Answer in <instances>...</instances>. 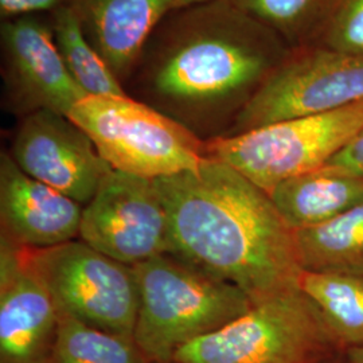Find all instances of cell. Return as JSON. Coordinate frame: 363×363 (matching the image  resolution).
Masks as SVG:
<instances>
[{
    "label": "cell",
    "instance_id": "6da1fadb",
    "mask_svg": "<svg viewBox=\"0 0 363 363\" xmlns=\"http://www.w3.org/2000/svg\"><path fill=\"white\" fill-rule=\"evenodd\" d=\"M291 52L232 0L174 9L148 39L125 91L190 130L216 117L233 123Z\"/></svg>",
    "mask_w": 363,
    "mask_h": 363
},
{
    "label": "cell",
    "instance_id": "7a4b0ae2",
    "mask_svg": "<svg viewBox=\"0 0 363 363\" xmlns=\"http://www.w3.org/2000/svg\"><path fill=\"white\" fill-rule=\"evenodd\" d=\"M169 253L238 286L253 303L298 288L296 234L268 193L208 156L196 171L157 178Z\"/></svg>",
    "mask_w": 363,
    "mask_h": 363
},
{
    "label": "cell",
    "instance_id": "3957f363",
    "mask_svg": "<svg viewBox=\"0 0 363 363\" xmlns=\"http://www.w3.org/2000/svg\"><path fill=\"white\" fill-rule=\"evenodd\" d=\"M139 311L133 340L150 363H172L182 347L216 333L253 307L229 281L164 253L133 267Z\"/></svg>",
    "mask_w": 363,
    "mask_h": 363
},
{
    "label": "cell",
    "instance_id": "277c9868",
    "mask_svg": "<svg viewBox=\"0 0 363 363\" xmlns=\"http://www.w3.org/2000/svg\"><path fill=\"white\" fill-rule=\"evenodd\" d=\"M67 117L120 172L154 181L196 171L208 157L205 139L130 94L86 96Z\"/></svg>",
    "mask_w": 363,
    "mask_h": 363
},
{
    "label": "cell",
    "instance_id": "5b68a950",
    "mask_svg": "<svg viewBox=\"0 0 363 363\" xmlns=\"http://www.w3.org/2000/svg\"><path fill=\"white\" fill-rule=\"evenodd\" d=\"M340 352L322 315L295 288L186 345L172 363H325Z\"/></svg>",
    "mask_w": 363,
    "mask_h": 363
},
{
    "label": "cell",
    "instance_id": "8992f818",
    "mask_svg": "<svg viewBox=\"0 0 363 363\" xmlns=\"http://www.w3.org/2000/svg\"><path fill=\"white\" fill-rule=\"evenodd\" d=\"M363 130V101L206 140L208 156L271 193L281 182L323 169Z\"/></svg>",
    "mask_w": 363,
    "mask_h": 363
},
{
    "label": "cell",
    "instance_id": "52a82bcc",
    "mask_svg": "<svg viewBox=\"0 0 363 363\" xmlns=\"http://www.w3.org/2000/svg\"><path fill=\"white\" fill-rule=\"evenodd\" d=\"M30 257L61 315L133 339L139 311L133 267L79 238L57 247L30 249Z\"/></svg>",
    "mask_w": 363,
    "mask_h": 363
},
{
    "label": "cell",
    "instance_id": "ba28073f",
    "mask_svg": "<svg viewBox=\"0 0 363 363\" xmlns=\"http://www.w3.org/2000/svg\"><path fill=\"white\" fill-rule=\"evenodd\" d=\"M363 101V57L322 46L292 49L223 136Z\"/></svg>",
    "mask_w": 363,
    "mask_h": 363
},
{
    "label": "cell",
    "instance_id": "9c48e42d",
    "mask_svg": "<svg viewBox=\"0 0 363 363\" xmlns=\"http://www.w3.org/2000/svg\"><path fill=\"white\" fill-rule=\"evenodd\" d=\"M78 238L130 267L169 253V217L155 181L112 169L84 206Z\"/></svg>",
    "mask_w": 363,
    "mask_h": 363
},
{
    "label": "cell",
    "instance_id": "30bf717a",
    "mask_svg": "<svg viewBox=\"0 0 363 363\" xmlns=\"http://www.w3.org/2000/svg\"><path fill=\"white\" fill-rule=\"evenodd\" d=\"M0 46L3 96L15 113L67 116L86 97L66 69L48 15L1 21Z\"/></svg>",
    "mask_w": 363,
    "mask_h": 363
},
{
    "label": "cell",
    "instance_id": "8fae6325",
    "mask_svg": "<svg viewBox=\"0 0 363 363\" xmlns=\"http://www.w3.org/2000/svg\"><path fill=\"white\" fill-rule=\"evenodd\" d=\"M9 154L27 175L82 206L91 202L113 169L85 130L66 115L52 111L22 117Z\"/></svg>",
    "mask_w": 363,
    "mask_h": 363
},
{
    "label": "cell",
    "instance_id": "7c38bea8",
    "mask_svg": "<svg viewBox=\"0 0 363 363\" xmlns=\"http://www.w3.org/2000/svg\"><path fill=\"white\" fill-rule=\"evenodd\" d=\"M57 310L28 247L0 238V363H50Z\"/></svg>",
    "mask_w": 363,
    "mask_h": 363
},
{
    "label": "cell",
    "instance_id": "4fadbf2b",
    "mask_svg": "<svg viewBox=\"0 0 363 363\" xmlns=\"http://www.w3.org/2000/svg\"><path fill=\"white\" fill-rule=\"evenodd\" d=\"M82 211L77 201L27 175L9 152H1V237L28 249L62 245L79 237Z\"/></svg>",
    "mask_w": 363,
    "mask_h": 363
},
{
    "label": "cell",
    "instance_id": "5bb4252c",
    "mask_svg": "<svg viewBox=\"0 0 363 363\" xmlns=\"http://www.w3.org/2000/svg\"><path fill=\"white\" fill-rule=\"evenodd\" d=\"M91 46L124 85L175 0H69Z\"/></svg>",
    "mask_w": 363,
    "mask_h": 363
},
{
    "label": "cell",
    "instance_id": "9a60e30c",
    "mask_svg": "<svg viewBox=\"0 0 363 363\" xmlns=\"http://www.w3.org/2000/svg\"><path fill=\"white\" fill-rule=\"evenodd\" d=\"M269 196L294 230L308 229L363 202V175L325 166L281 182Z\"/></svg>",
    "mask_w": 363,
    "mask_h": 363
},
{
    "label": "cell",
    "instance_id": "2e32d148",
    "mask_svg": "<svg viewBox=\"0 0 363 363\" xmlns=\"http://www.w3.org/2000/svg\"><path fill=\"white\" fill-rule=\"evenodd\" d=\"M295 234L303 271L363 274V202L334 220Z\"/></svg>",
    "mask_w": 363,
    "mask_h": 363
},
{
    "label": "cell",
    "instance_id": "e0dca14e",
    "mask_svg": "<svg viewBox=\"0 0 363 363\" xmlns=\"http://www.w3.org/2000/svg\"><path fill=\"white\" fill-rule=\"evenodd\" d=\"M298 288L322 315L340 350L363 346V274L303 271Z\"/></svg>",
    "mask_w": 363,
    "mask_h": 363
},
{
    "label": "cell",
    "instance_id": "ac0fdd59",
    "mask_svg": "<svg viewBox=\"0 0 363 363\" xmlns=\"http://www.w3.org/2000/svg\"><path fill=\"white\" fill-rule=\"evenodd\" d=\"M54 40L70 76L86 96H125L124 85L84 34L73 10L49 15Z\"/></svg>",
    "mask_w": 363,
    "mask_h": 363
},
{
    "label": "cell",
    "instance_id": "d6986e66",
    "mask_svg": "<svg viewBox=\"0 0 363 363\" xmlns=\"http://www.w3.org/2000/svg\"><path fill=\"white\" fill-rule=\"evenodd\" d=\"M50 363H150L130 337H120L60 313Z\"/></svg>",
    "mask_w": 363,
    "mask_h": 363
},
{
    "label": "cell",
    "instance_id": "ffe728a7",
    "mask_svg": "<svg viewBox=\"0 0 363 363\" xmlns=\"http://www.w3.org/2000/svg\"><path fill=\"white\" fill-rule=\"evenodd\" d=\"M244 13L271 28L292 49L311 43L330 0H232Z\"/></svg>",
    "mask_w": 363,
    "mask_h": 363
},
{
    "label": "cell",
    "instance_id": "44dd1931",
    "mask_svg": "<svg viewBox=\"0 0 363 363\" xmlns=\"http://www.w3.org/2000/svg\"><path fill=\"white\" fill-rule=\"evenodd\" d=\"M363 57V0H330L311 43Z\"/></svg>",
    "mask_w": 363,
    "mask_h": 363
},
{
    "label": "cell",
    "instance_id": "7402d4cb",
    "mask_svg": "<svg viewBox=\"0 0 363 363\" xmlns=\"http://www.w3.org/2000/svg\"><path fill=\"white\" fill-rule=\"evenodd\" d=\"M69 6V0H0L1 21L34 15H52Z\"/></svg>",
    "mask_w": 363,
    "mask_h": 363
},
{
    "label": "cell",
    "instance_id": "603a6c76",
    "mask_svg": "<svg viewBox=\"0 0 363 363\" xmlns=\"http://www.w3.org/2000/svg\"><path fill=\"white\" fill-rule=\"evenodd\" d=\"M327 166L363 175V130Z\"/></svg>",
    "mask_w": 363,
    "mask_h": 363
},
{
    "label": "cell",
    "instance_id": "cb8c5ba5",
    "mask_svg": "<svg viewBox=\"0 0 363 363\" xmlns=\"http://www.w3.org/2000/svg\"><path fill=\"white\" fill-rule=\"evenodd\" d=\"M349 363H363V346L345 351Z\"/></svg>",
    "mask_w": 363,
    "mask_h": 363
},
{
    "label": "cell",
    "instance_id": "d4e9b609",
    "mask_svg": "<svg viewBox=\"0 0 363 363\" xmlns=\"http://www.w3.org/2000/svg\"><path fill=\"white\" fill-rule=\"evenodd\" d=\"M206 1H211V0H175V9L189 7V6L201 4V3H206Z\"/></svg>",
    "mask_w": 363,
    "mask_h": 363
},
{
    "label": "cell",
    "instance_id": "484cf974",
    "mask_svg": "<svg viewBox=\"0 0 363 363\" xmlns=\"http://www.w3.org/2000/svg\"><path fill=\"white\" fill-rule=\"evenodd\" d=\"M325 363H349L347 362V358H346V352L343 351V352H340V354H337L335 355L333 359H330L328 362Z\"/></svg>",
    "mask_w": 363,
    "mask_h": 363
}]
</instances>
